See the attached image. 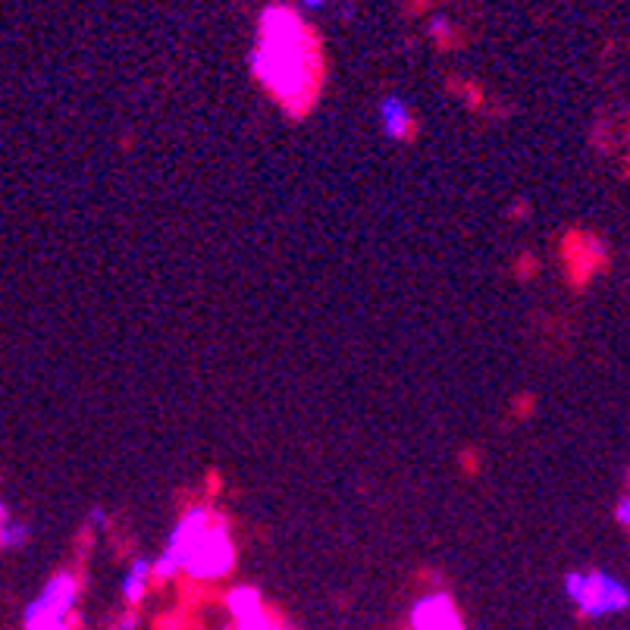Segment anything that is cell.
Masks as SVG:
<instances>
[{
  "label": "cell",
  "instance_id": "1",
  "mask_svg": "<svg viewBox=\"0 0 630 630\" xmlns=\"http://www.w3.org/2000/svg\"><path fill=\"white\" fill-rule=\"evenodd\" d=\"M254 76L292 113H305L317 95L314 38L289 7H270L261 16L258 48L251 54Z\"/></svg>",
  "mask_w": 630,
  "mask_h": 630
},
{
  "label": "cell",
  "instance_id": "2",
  "mask_svg": "<svg viewBox=\"0 0 630 630\" xmlns=\"http://www.w3.org/2000/svg\"><path fill=\"white\" fill-rule=\"evenodd\" d=\"M565 596L583 618H605L627 612V583L609 571H571L565 574Z\"/></svg>",
  "mask_w": 630,
  "mask_h": 630
},
{
  "label": "cell",
  "instance_id": "3",
  "mask_svg": "<svg viewBox=\"0 0 630 630\" xmlns=\"http://www.w3.org/2000/svg\"><path fill=\"white\" fill-rule=\"evenodd\" d=\"M232 565H236V543H232L229 527L214 515V521L204 527V533L195 540L189 555H185L182 571L195 580H217L229 574Z\"/></svg>",
  "mask_w": 630,
  "mask_h": 630
},
{
  "label": "cell",
  "instance_id": "4",
  "mask_svg": "<svg viewBox=\"0 0 630 630\" xmlns=\"http://www.w3.org/2000/svg\"><path fill=\"white\" fill-rule=\"evenodd\" d=\"M214 521V511L204 505H192L185 515L176 521V527L170 530V540L163 546V552L151 562V580H170L182 571V562L189 549L195 546V540L204 533V527Z\"/></svg>",
  "mask_w": 630,
  "mask_h": 630
},
{
  "label": "cell",
  "instance_id": "5",
  "mask_svg": "<svg viewBox=\"0 0 630 630\" xmlns=\"http://www.w3.org/2000/svg\"><path fill=\"white\" fill-rule=\"evenodd\" d=\"M76 602H79V583L73 574H54L48 583H44V590L38 593V599L29 602V609H26V618H66L73 615L76 609Z\"/></svg>",
  "mask_w": 630,
  "mask_h": 630
},
{
  "label": "cell",
  "instance_id": "6",
  "mask_svg": "<svg viewBox=\"0 0 630 630\" xmlns=\"http://www.w3.org/2000/svg\"><path fill=\"white\" fill-rule=\"evenodd\" d=\"M411 630H468L449 593H427L411 605Z\"/></svg>",
  "mask_w": 630,
  "mask_h": 630
},
{
  "label": "cell",
  "instance_id": "7",
  "mask_svg": "<svg viewBox=\"0 0 630 630\" xmlns=\"http://www.w3.org/2000/svg\"><path fill=\"white\" fill-rule=\"evenodd\" d=\"M380 126H383L386 138H395V142H402V138L411 135V129H414V113L405 104V98L386 95L380 101Z\"/></svg>",
  "mask_w": 630,
  "mask_h": 630
},
{
  "label": "cell",
  "instance_id": "8",
  "mask_svg": "<svg viewBox=\"0 0 630 630\" xmlns=\"http://www.w3.org/2000/svg\"><path fill=\"white\" fill-rule=\"evenodd\" d=\"M148 583H151V558H135V562L126 568L123 580H120L123 599H126L129 605L142 602L145 593H148Z\"/></svg>",
  "mask_w": 630,
  "mask_h": 630
},
{
  "label": "cell",
  "instance_id": "9",
  "mask_svg": "<svg viewBox=\"0 0 630 630\" xmlns=\"http://www.w3.org/2000/svg\"><path fill=\"white\" fill-rule=\"evenodd\" d=\"M32 527L13 515V508L0 499V549H22L29 543Z\"/></svg>",
  "mask_w": 630,
  "mask_h": 630
},
{
  "label": "cell",
  "instance_id": "10",
  "mask_svg": "<svg viewBox=\"0 0 630 630\" xmlns=\"http://www.w3.org/2000/svg\"><path fill=\"white\" fill-rule=\"evenodd\" d=\"M226 609H229V615L236 618V621H245V618H258V615H264L267 609H264V599H261V593L254 590V587H236L229 593V599H226Z\"/></svg>",
  "mask_w": 630,
  "mask_h": 630
},
{
  "label": "cell",
  "instance_id": "11",
  "mask_svg": "<svg viewBox=\"0 0 630 630\" xmlns=\"http://www.w3.org/2000/svg\"><path fill=\"white\" fill-rule=\"evenodd\" d=\"M26 630H69L66 618H26Z\"/></svg>",
  "mask_w": 630,
  "mask_h": 630
},
{
  "label": "cell",
  "instance_id": "12",
  "mask_svg": "<svg viewBox=\"0 0 630 630\" xmlns=\"http://www.w3.org/2000/svg\"><path fill=\"white\" fill-rule=\"evenodd\" d=\"M236 630H276V624L267 618V612L264 615H258V618H245V621H236Z\"/></svg>",
  "mask_w": 630,
  "mask_h": 630
},
{
  "label": "cell",
  "instance_id": "13",
  "mask_svg": "<svg viewBox=\"0 0 630 630\" xmlns=\"http://www.w3.org/2000/svg\"><path fill=\"white\" fill-rule=\"evenodd\" d=\"M110 630H138V615L135 612H126L120 618H113Z\"/></svg>",
  "mask_w": 630,
  "mask_h": 630
},
{
  "label": "cell",
  "instance_id": "14",
  "mask_svg": "<svg viewBox=\"0 0 630 630\" xmlns=\"http://www.w3.org/2000/svg\"><path fill=\"white\" fill-rule=\"evenodd\" d=\"M88 524L95 527V530H101V527H107V511L101 508V505H95L88 511Z\"/></svg>",
  "mask_w": 630,
  "mask_h": 630
},
{
  "label": "cell",
  "instance_id": "15",
  "mask_svg": "<svg viewBox=\"0 0 630 630\" xmlns=\"http://www.w3.org/2000/svg\"><path fill=\"white\" fill-rule=\"evenodd\" d=\"M615 521H618L621 527L630 524V499H627V496H621V502H618V508H615Z\"/></svg>",
  "mask_w": 630,
  "mask_h": 630
},
{
  "label": "cell",
  "instance_id": "16",
  "mask_svg": "<svg viewBox=\"0 0 630 630\" xmlns=\"http://www.w3.org/2000/svg\"><path fill=\"white\" fill-rule=\"evenodd\" d=\"M430 35H433V38H436V35H439V38H446V35H449V22H446V16H436V19L430 22Z\"/></svg>",
  "mask_w": 630,
  "mask_h": 630
},
{
  "label": "cell",
  "instance_id": "17",
  "mask_svg": "<svg viewBox=\"0 0 630 630\" xmlns=\"http://www.w3.org/2000/svg\"><path fill=\"white\" fill-rule=\"evenodd\" d=\"M301 4H305L308 10H320V7L326 4V0H301Z\"/></svg>",
  "mask_w": 630,
  "mask_h": 630
}]
</instances>
